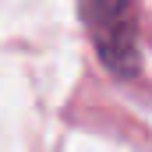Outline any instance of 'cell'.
Listing matches in <instances>:
<instances>
[{
    "mask_svg": "<svg viewBox=\"0 0 152 152\" xmlns=\"http://www.w3.org/2000/svg\"><path fill=\"white\" fill-rule=\"evenodd\" d=\"M85 28L103 67L113 78H134L142 67L138 21L131 0H85Z\"/></svg>",
    "mask_w": 152,
    "mask_h": 152,
    "instance_id": "6da1fadb",
    "label": "cell"
}]
</instances>
